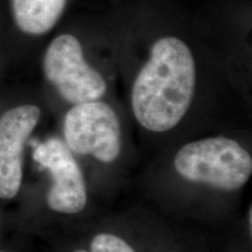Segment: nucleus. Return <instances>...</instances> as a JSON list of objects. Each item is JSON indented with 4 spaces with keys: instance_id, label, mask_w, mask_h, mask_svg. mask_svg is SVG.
Wrapping results in <instances>:
<instances>
[{
    "instance_id": "nucleus-1",
    "label": "nucleus",
    "mask_w": 252,
    "mask_h": 252,
    "mask_svg": "<svg viewBox=\"0 0 252 252\" xmlns=\"http://www.w3.org/2000/svg\"><path fill=\"white\" fill-rule=\"evenodd\" d=\"M195 81L189 47L174 36L158 40L132 88V110L139 124L152 132L175 127L190 106Z\"/></svg>"
},
{
    "instance_id": "nucleus-9",
    "label": "nucleus",
    "mask_w": 252,
    "mask_h": 252,
    "mask_svg": "<svg viewBox=\"0 0 252 252\" xmlns=\"http://www.w3.org/2000/svg\"><path fill=\"white\" fill-rule=\"evenodd\" d=\"M75 252H88V251H86V250H77V251H75Z\"/></svg>"
},
{
    "instance_id": "nucleus-10",
    "label": "nucleus",
    "mask_w": 252,
    "mask_h": 252,
    "mask_svg": "<svg viewBox=\"0 0 252 252\" xmlns=\"http://www.w3.org/2000/svg\"><path fill=\"white\" fill-rule=\"evenodd\" d=\"M0 252H5V251H0Z\"/></svg>"
},
{
    "instance_id": "nucleus-6",
    "label": "nucleus",
    "mask_w": 252,
    "mask_h": 252,
    "mask_svg": "<svg viewBox=\"0 0 252 252\" xmlns=\"http://www.w3.org/2000/svg\"><path fill=\"white\" fill-rule=\"evenodd\" d=\"M40 116V108L31 104L15 106L0 116V198H13L20 190L24 147Z\"/></svg>"
},
{
    "instance_id": "nucleus-8",
    "label": "nucleus",
    "mask_w": 252,
    "mask_h": 252,
    "mask_svg": "<svg viewBox=\"0 0 252 252\" xmlns=\"http://www.w3.org/2000/svg\"><path fill=\"white\" fill-rule=\"evenodd\" d=\"M91 252H135L124 239L111 234H99L91 242Z\"/></svg>"
},
{
    "instance_id": "nucleus-7",
    "label": "nucleus",
    "mask_w": 252,
    "mask_h": 252,
    "mask_svg": "<svg viewBox=\"0 0 252 252\" xmlns=\"http://www.w3.org/2000/svg\"><path fill=\"white\" fill-rule=\"evenodd\" d=\"M19 30L31 35H42L55 26L67 0H11Z\"/></svg>"
},
{
    "instance_id": "nucleus-5",
    "label": "nucleus",
    "mask_w": 252,
    "mask_h": 252,
    "mask_svg": "<svg viewBox=\"0 0 252 252\" xmlns=\"http://www.w3.org/2000/svg\"><path fill=\"white\" fill-rule=\"evenodd\" d=\"M35 160L52 173L47 203L52 210L61 214H77L87 204V186L83 173L67 144L52 138L39 145Z\"/></svg>"
},
{
    "instance_id": "nucleus-4",
    "label": "nucleus",
    "mask_w": 252,
    "mask_h": 252,
    "mask_svg": "<svg viewBox=\"0 0 252 252\" xmlns=\"http://www.w3.org/2000/svg\"><path fill=\"white\" fill-rule=\"evenodd\" d=\"M65 144L72 152L93 156L100 162H113L122 149L117 113L109 104L93 100L75 104L64 118Z\"/></svg>"
},
{
    "instance_id": "nucleus-2",
    "label": "nucleus",
    "mask_w": 252,
    "mask_h": 252,
    "mask_svg": "<svg viewBox=\"0 0 252 252\" xmlns=\"http://www.w3.org/2000/svg\"><path fill=\"white\" fill-rule=\"evenodd\" d=\"M176 172L189 181L237 190L252 173V158L237 141L213 137L185 145L174 158Z\"/></svg>"
},
{
    "instance_id": "nucleus-3",
    "label": "nucleus",
    "mask_w": 252,
    "mask_h": 252,
    "mask_svg": "<svg viewBox=\"0 0 252 252\" xmlns=\"http://www.w3.org/2000/svg\"><path fill=\"white\" fill-rule=\"evenodd\" d=\"M43 71L62 98L74 105L99 100L106 91L105 80L86 61L80 41L70 34H62L50 42Z\"/></svg>"
}]
</instances>
